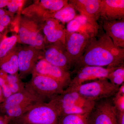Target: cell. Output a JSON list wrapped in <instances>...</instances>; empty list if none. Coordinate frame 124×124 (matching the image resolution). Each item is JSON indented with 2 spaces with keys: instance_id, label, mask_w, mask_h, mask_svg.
<instances>
[{
  "instance_id": "obj_11",
  "label": "cell",
  "mask_w": 124,
  "mask_h": 124,
  "mask_svg": "<svg viewBox=\"0 0 124 124\" xmlns=\"http://www.w3.org/2000/svg\"><path fill=\"white\" fill-rule=\"evenodd\" d=\"M69 3L79 12L91 26L95 32H97V20L100 17L101 0H71Z\"/></svg>"
},
{
  "instance_id": "obj_30",
  "label": "cell",
  "mask_w": 124,
  "mask_h": 124,
  "mask_svg": "<svg viewBox=\"0 0 124 124\" xmlns=\"http://www.w3.org/2000/svg\"><path fill=\"white\" fill-rule=\"evenodd\" d=\"M116 119L117 124H124V112L116 111Z\"/></svg>"
},
{
  "instance_id": "obj_28",
  "label": "cell",
  "mask_w": 124,
  "mask_h": 124,
  "mask_svg": "<svg viewBox=\"0 0 124 124\" xmlns=\"http://www.w3.org/2000/svg\"><path fill=\"white\" fill-rule=\"evenodd\" d=\"M23 1L20 0H10L7 6L9 12L12 14L16 13L22 5Z\"/></svg>"
},
{
  "instance_id": "obj_4",
  "label": "cell",
  "mask_w": 124,
  "mask_h": 124,
  "mask_svg": "<svg viewBox=\"0 0 124 124\" xmlns=\"http://www.w3.org/2000/svg\"><path fill=\"white\" fill-rule=\"evenodd\" d=\"M42 32L40 20L25 15L20 17L19 22L18 42L44 51L45 42Z\"/></svg>"
},
{
  "instance_id": "obj_29",
  "label": "cell",
  "mask_w": 124,
  "mask_h": 124,
  "mask_svg": "<svg viewBox=\"0 0 124 124\" xmlns=\"http://www.w3.org/2000/svg\"><path fill=\"white\" fill-rule=\"evenodd\" d=\"M11 17L8 13L0 18V24L5 27L7 26L11 22Z\"/></svg>"
},
{
  "instance_id": "obj_16",
  "label": "cell",
  "mask_w": 124,
  "mask_h": 124,
  "mask_svg": "<svg viewBox=\"0 0 124 124\" xmlns=\"http://www.w3.org/2000/svg\"><path fill=\"white\" fill-rule=\"evenodd\" d=\"M45 42L49 44L60 42L65 45L66 29L60 22L52 18L41 20Z\"/></svg>"
},
{
  "instance_id": "obj_7",
  "label": "cell",
  "mask_w": 124,
  "mask_h": 124,
  "mask_svg": "<svg viewBox=\"0 0 124 124\" xmlns=\"http://www.w3.org/2000/svg\"><path fill=\"white\" fill-rule=\"evenodd\" d=\"M59 116L48 102H41L33 105L20 117L10 121L26 124H58Z\"/></svg>"
},
{
  "instance_id": "obj_24",
  "label": "cell",
  "mask_w": 124,
  "mask_h": 124,
  "mask_svg": "<svg viewBox=\"0 0 124 124\" xmlns=\"http://www.w3.org/2000/svg\"><path fill=\"white\" fill-rule=\"evenodd\" d=\"M7 81L9 88L12 94L21 92L25 89V84L21 80L19 74H8Z\"/></svg>"
},
{
  "instance_id": "obj_35",
  "label": "cell",
  "mask_w": 124,
  "mask_h": 124,
  "mask_svg": "<svg viewBox=\"0 0 124 124\" xmlns=\"http://www.w3.org/2000/svg\"><path fill=\"white\" fill-rule=\"evenodd\" d=\"M7 13H7L6 11H5L4 9L0 8V18Z\"/></svg>"
},
{
  "instance_id": "obj_36",
  "label": "cell",
  "mask_w": 124,
  "mask_h": 124,
  "mask_svg": "<svg viewBox=\"0 0 124 124\" xmlns=\"http://www.w3.org/2000/svg\"><path fill=\"white\" fill-rule=\"evenodd\" d=\"M5 27L0 24V32H2L4 30Z\"/></svg>"
},
{
  "instance_id": "obj_13",
  "label": "cell",
  "mask_w": 124,
  "mask_h": 124,
  "mask_svg": "<svg viewBox=\"0 0 124 124\" xmlns=\"http://www.w3.org/2000/svg\"><path fill=\"white\" fill-rule=\"evenodd\" d=\"M32 72L55 80L62 85L64 89L68 87L71 80L70 73L69 71L51 64L43 58L40 59L36 63Z\"/></svg>"
},
{
  "instance_id": "obj_34",
  "label": "cell",
  "mask_w": 124,
  "mask_h": 124,
  "mask_svg": "<svg viewBox=\"0 0 124 124\" xmlns=\"http://www.w3.org/2000/svg\"><path fill=\"white\" fill-rule=\"evenodd\" d=\"M5 99L3 95L1 88L0 87V105L4 101Z\"/></svg>"
},
{
  "instance_id": "obj_20",
  "label": "cell",
  "mask_w": 124,
  "mask_h": 124,
  "mask_svg": "<svg viewBox=\"0 0 124 124\" xmlns=\"http://www.w3.org/2000/svg\"><path fill=\"white\" fill-rule=\"evenodd\" d=\"M77 17L76 10L72 5L69 3L60 10L52 13H46L42 16L39 20L52 18L63 23H68Z\"/></svg>"
},
{
  "instance_id": "obj_14",
  "label": "cell",
  "mask_w": 124,
  "mask_h": 124,
  "mask_svg": "<svg viewBox=\"0 0 124 124\" xmlns=\"http://www.w3.org/2000/svg\"><path fill=\"white\" fill-rule=\"evenodd\" d=\"M42 58L65 71H69L72 67L65 46L60 42L45 46Z\"/></svg>"
},
{
  "instance_id": "obj_2",
  "label": "cell",
  "mask_w": 124,
  "mask_h": 124,
  "mask_svg": "<svg viewBox=\"0 0 124 124\" xmlns=\"http://www.w3.org/2000/svg\"><path fill=\"white\" fill-rule=\"evenodd\" d=\"M48 102L55 109L59 118L67 115L89 113L95 102L85 99L76 91L67 88Z\"/></svg>"
},
{
  "instance_id": "obj_3",
  "label": "cell",
  "mask_w": 124,
  "mask_h": 124,
  "mask_svg": "<svg viewBox=\"0 0 124 124\" xmlns=\"http://www.w3.org/2000/svg\"><path fill=\"white\" fill-rule=\"evenodd\" d=\"M44 102L26 89L11 94L0 105V112L11 120L20 117L33 105Z\"/></svg>"
},
{
  "instance_id": "obj_17",
  "label": "cell",
  "mask_w": 124,
  "mask_h": 124,
  "mask_svg": "<svg viewBox=\"0 0 124 124\" xmlns=\"http://www.w3.org/2000/svg\"><path fill=\"white\" fill-rule=\"evenodd\" d=\"M100 15L102 20L124 19V0H101Z\"/></svg>"
},
{
  "instance_id": "obj_10",
  "label": "cell",
  "mask_w": 124,
  "mask_h": 124,
  "mask_svg": "<svg viewBox=\"0 0 124 124\" xmlns=\"http://www.w3.org/2000/svg\"><path fill=\"white\" fill-rule=\"evenodd\" d=\"M44 51L30 46L19 48L18 54L19 74L23 79L31 73L38 60L43 58Z\"/></svg>"
},
{
  "instance_id": "obj_26",
  "label": "cell",
  "mask_w": 124,
  "mask_h": 124,
  "mask_svg": "<svg viewBox=\"0 0 124 124\" xmlns=\"http://www.w3.org/2000/svg\"><path fill=\"white\" fill-rule=\"evenodd\" d=\"M112 98L113 105L116 111L124 112V94L116 93Z\"/></svg>"
},
{
  "instance_id": "obj_37",
  "label": "cell",
  "mask_w": 124,
  "mask_h": 124,
  "mask_svg": "<svg viewBox=\"0 0 124 124\" xmlns=\"http://www.w3.org/2000/svg\"><path fill=\"white\" fill-rule=\"evenodd\" d=\"M9 124H21V123H16V122H11V121H10V122H9Z\"/></svg>"
},
{
  "instance_id": "obj_6",
  "label": "cell",
  "mask_w": 124,
  "mask_h": 124,
  "mask_svg": "<svg viewBox=\"0 0 124 124\" xmlns=\"http://www.w3.org/2000/svg\"><path fill=\"white\" fill-rule=\"evenodd\" d=\"M119 87L112 84L107 78H102L84 83L73 88L85 99L95 102L112 97L117 93Z\"/></svg>"
},
{
  "instance_id": "obj_23",
  "label": "cell",
  "mask_w": 124,
  "mask_h": 124,
  "mask_svg": "<svg viewBox=\"0 0 124 124\" xmlns=\"http://www.w3.org/2000/svg\"><path fill=\"white\" fill-rule=\"evenodd\" d=\"M107 79L112 84L118 87L124 84V64L116 67L108 75Z\"/></svg>"
},
{
  "instance_id": "obj_19",
  "label": "cell",
  "mask_w": 124,
  "mask_h": 124,
  "mask_svg": "<svg viewBox=\"0 0 124 124\" xmlns=\"http://www.w3.org/2000/svg\"><path fill=\"white\" fill-rule=\"evenodd\" d=\"M19 48L16 46L5 56L0 59V69L10 75H17L19 71L18 54Z\"/></svg>"
},
{
  "instance_id": "obj_15",
  "label": "cell",
  "mask_w": 124,
  "mask_h": 124,
  "mask_svg": "<svg viewBox=\"0 0 124 124\" xmlns=\"http://www.w3.org/2000/svg\"><path fill=\"white\" fill-rule=\"evenodd\" d=\"M68 4L67 0H41L25 8L22 14L39 19L44 14L58 11Z\"/></svg>"
},
{
  "instance_id": "obj_32",
  "label": "cell",
  "mask_w": 124,
  "mask_h": 124,
  "mask_svg": "<svg viewBox=\"0 0 124 124\" xmlns=\"http://www.w3.org/2000/svg\"><path fill=\"white\" fill-rule=\"evenodd\" d=\"M10 0H0V8H2L7 6Z\"/></svg>"
},
{
  "instance_id": "obj_18",
  "label": "cell",
  "mask_w": 124,
  "mask_h": 124,
  "mask_svg": "<svg viewBox=\"0 0 124 124\" xmlns=\"http://www.w3.org/2000/svg\"><path fill=\"white\" fill-rule=\"evenodd\" d=\"M103 20V28L105 33L116 47L124 48V19Z\"/></svg>"
},
{
  "instance_id": "obj_31",
  "label": "cell",
  "mask_w": 124,
  "mask_h": 124,
  "mask_svg": "<svg viewBox=\"0 0 124 124\" xmlns=\"http://www.w3.org/2000/svg\"><path fill=\"white\" fill-rule=\"evenodd\" d=\"M11 119L7 116L1 114L0 115V124H9Z\"/></svg>"
},
{
  "instance_id": "obj_33",
  "label": "cell",
  "mask_w": 124,
  "mask_h": 124,
  "mask_svg": "<svg viewBox=\"0 0 124 124\" xmlns=\"http://www.w3.org/2000/svg\"><path fill=\"white\" fill-rule=\"evenodd\" d=\"M117 93L121 94H124V84L119 87Z\"/></svg>"
},
{
  "instance_id": "obj_12",
  "label": "cell",
  "mask_w": 124,
  "mask_h": 124,
  "mask_svg": "<svg viewBox=\"0 0 124 124\" xmlns=\"http://www.w3.org/2000/svg\"><path fill=\"white\" fill-rule=\"evenodd\" d=\"M116 67H103L88 66L81 68L77 71L76 75L71 80L67 88H71L84 83L92 81L107 78Z\"/></svg>"
},
{
  "instance_id": "obj_22",
  "label": "cell",
  "mask_w": 124,
  "mask_h": 124,
  "mask_svg": "<svg viewBox=\"0 0 124 124\" xmlns=\"http://www.w3.org/2000/svg\"><path fill=\"white\" fill-rule=\"evenodd\" d=\"M18 42V35L3 38L0 42V59L5 56Z\"/></svg>"
},
{
  "instance_id": "obj_1",
  "label": "cell",
  "mask_w": 124,
  "mask_h": 124,
  "mask_svg": "<svg viewBox=\"0 0 124 124\" xmlns=\"http://www.w3.org/2000/svg\"><path fill=\"white\" fill-rule=\"evenodd\" d=\"M124 48L116 47L105 33L91 37L83 55L74 65L75 71L88 66L116 67L124 63Z\"/></svg>"
},
{
  "instance_id": "obj_5",
  "label": "cell",
  "mask_w": 124,
  "mask_h": 124,
  "mask_svg": "<svg viewBox=\"0 0 124 124\" xmlns=\"http://www.w3.org/2000/svg\"><path fill=\"white\" fill-rule=\"evenodd\" d=\"M29 82L25 88L44 101L50 100L62 94L64 90L62 85L50 78L32 72Z\"/></svg>"
},
{
  "instance_id": "obj_9",
  "label": "cell",
  "mask_w": 124,
  "mask_h": 124,
  "mask_svg": "<svg viewBox=\"0 0 124 124\" xmlns=\"http://www.w3.org/2000/svg\"><path fill=\"white\" fill-rule=\"evenodd\" d=\"M91 37L88 32L85 31L70 32L66 30L64 46L71 67L74 66L83 55Z\"/></svg>"
},
{
  "instance_id": "obj_21",
  "label": "cell",
  "mask_w": 124,
  "mask_h": 124,
  "mask_svg": "<svg viewBox=\"0 0 124 124\" xmlns=\"http://www.w3.org/2000/svg\"><path fill=\"white\" fill-rule=\"evenodd\" d=\"M89 114H72L60 116L58 124H88Z\"/></svg>"
},
{
  "instance_id": "obj_38",
  "label": "cell",
  "mask_w": 124,
  "mask_h": 124,
  "mask_svg": "<svg viewBox=\"0 0 124 124\" xmlns=\"http://www.w3.org/2000/svg\"><path fill=\"white\" fill-rule=\"evenodd\" d=\"M3 38H2V36L1 35V34L0 33V42L1 41V40Z\"/></svg>"
},
{
  "instance_id": "obj_27",
  "label": "cell",
  "mask_w": 124,
  "mask_h": 124,
  "mask_svg": "<svg viewBox=\"0 0 124 124\" xmlns=\"http://www.w3.org/2000/svg\"><path fill=\"white\" fill-rule=\"evenodd\" d=\"M81 20V18L78 17L70 21L67 24L66 31L70 32H77L82 25Z\"/></svg>"
},
{
  "instance_id": "obj_8",
  "label": "cell",
  "mask_w": 124,
  "mask_h": 124,
  "mask_svg": "<svg viewBox=\"0 0 124 124\" xmlns=\"http://www.w3.org/2000/svg\"><path fill=\"white\" fill-rule=\"evenodd\" d=\"M88 124H117L112 97L96 101L88 116Z\"/></svg>"
},
{
  "instance_id": "obj_25",
  "label": "cell",
  "mask_w": 124,
  "mask_h": 124,
  "mask_svg": "<svg viewBox=\"0 0 124 124\" xmlns=\"http://www.w3.org/2000/svg\"><path fill=\"white\" fill-rule=\"evenodd\" d=\"M8 75L7 73L0 69V87L2 89L5 99L12 94L8 85Z\"/></svg>"
}]
</instances>
